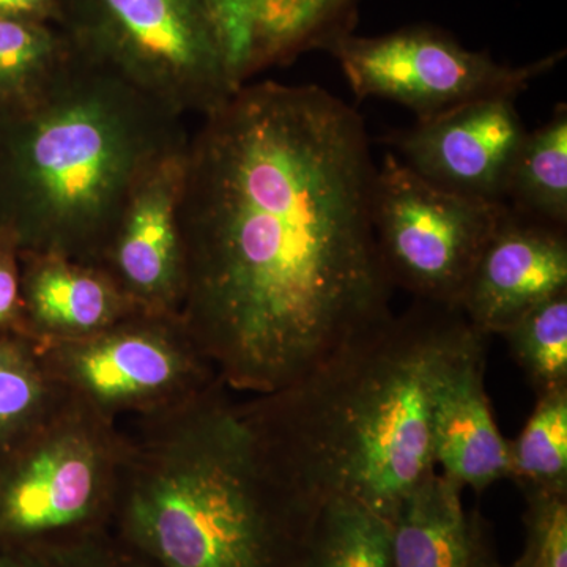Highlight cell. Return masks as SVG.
I'll list each match as a JSON object with an SVG mask.
<instances>
[{"instance_id": "6da1fadb", "label": "cell", "mask_w": 567, "mask_h": 567, "mask_svg": "<svg viewBox=\"0 0 567 567\" xmlns=\"http://www.w3.org/2000/svg\"><path fill=\"white\" fill-rule=\"evenodd\" d=\"M377 167L360 115L317 85L245 84L189 137L181 317L223 385L268 394L385 323Z\"/></svg>"}, {"instance_id": "7a4b0ae2", "label": "cell", "mask_w": 567, "mask_h": 567, "mask_svg": "<svg viewBox=\"0 0 567 567\" xmlns=\"http://www.w3.org/2000/svg\"><path fill=\"white\" fill-rule=\"evenodd\" d=\"M466 322L457 309L416 301L292 385L241 405L305 495L353 499L391 522L436 472L432 398Z\"/></svg>"}, {"instance_id": "3957f363", "label": "cell", "mask_w": 567, "mask_h": 567, "mask_svg": "<svg viewBox=\"0 0 567 567\" xmlns=\"http://www.w3.org/2000/svg\"><path fill=\"white\" fill-rule=\"evenodd\" d=\"M227 391L140 417L111 533L152 567H305L320 503Z\"/></svg>"}, {"instance_id": "277c9868", "label": "cell", "mask_w": 567, "mask_h": 567, "mask_svg": "<svg viewBox=\"0 0 567 567\" xmlns=\"http://www.w3.org/2000/svg\"><path fill=\"white\" fill-rule=\"evenodd\" d=\"M188 141L183 115L74 47L31 104L0 117V229L20 252L96 265L134 185Z\"/></svg>"}, {"instance_id": "5b68a950", "label": "cell", "mask_w": 567, "mask_h": 567, "mask_svg": "<svg viewBox=\"0 0 567 567\" xmlns=\"http://www.w3.org/2000/svg\"><path fill=\"white\" fill-rule=\"evenodd\" d=\"M128 435L70 398L0 465V554L111 532Z\"/></svg>"}, {"instance_id": "8992f818", "label": "cell", "mask_w": 567, "mask_h": 567, "mask_svg": "<svg viewBox=\"0 0 567 567\" xmlns=\"http://www.w3.org/2000/svg\"><path fill=\"white\" fill-rule=\"evenodd\" d=\"M74 47L185 115H208L237 85L212 0H61Z\"/></svg>"}, {"instance_id": "52a82bcc", "label": "cell", "mask_w": 567, "mask_h": 567, "mask_svg": "<svg viewBox=\"0 0 567 567\" xmlns=\"http://www.w3.org/2000/svg\"><path fill=\"white\" fill-rule=\"evenodd\" d=\"M506 208L425 181L388 153L377 167L372 223L393 287L458 311L470 275Z\"/></svg>"}, {"instance_id": "ba28073f", "label": "cell", "mask_w": 567, "mask_h": 567, "mask_svg": "<svg viewBox=\"0 0 567 567\" xmlns=\"http://www.w3.org/2000/svg\"><path fill=\"white\" fill-rule=\"evenodd\" d=\"M40 349L71 398L115 421L122 413L171 412L221 382L181 316L137 312L100 333Z\"/></svg>"}, {"instance_id": "9c48e42d", "label": "cell", "mask_w": 567, "mask_h": 567, "mask_svg": "<svg viewBox=\"0 0 567 567\" xmlns=\"http://www.w3.org/2000/svg\"><path fill=\"white\" fill-rule=\"evenodd\" d=\"M357 99L391 100L420 118L491 96H517L561 61V52L525 66L466 50L446 33L412 28L379 37L350 33L330 48Z\"/></svg>"}, {"instance_id": "30bf717a", "label": "cell", "mask_w": 567, "mask_h": 567, "mask_svg": "<svg viewBox=\"0 0 567 567\" xmlns=\"http://www.w3.org/2000/svg\"><path fill=\"white\" fill-rule=\"evenodd\" d=\"M186 147L156 163L134 185L96 264L144 315L181 316L186 289L181 221Z\"/></svg>"}, {"instance_id": "8fae6325", "label": "cell", "mask_w": 567, "mask_h": 567, "mask_svg": "<svg viewBox=\"0 0 567 567\" xmlns=\"http://www.w3.org/2000/svg\"><path fill=\"white\" fill-rule=\"evenodd\" d=\"M516 96H491L462 104L390 142L401 162L425 181L450 192L505 203L507 175L527 130Z\"/></svg>"}, {"instance_id": "7c38bea8", "label": "cell", "mask_w": 567, "mask_h": 567, "mask_svg": "<svg viewBox=\"0 0 567 567\" xmlns=\"http://www.w3.org/2000/svg\"><path fill=\"white\" fill-rule=\"evenodd\" d=\"M567 290V235L507 207L470 275L458 311L488 336Z\"/></svg>"}, {"instance_id": "4fadbf2b", "label": "cell", "mask_w": 567, "mask_h": 567, "mask_svg": "<svg viewBox=\"0 0 567 567\" xmlns=\"http://www.w3.org/2000/svg\"><path fill=\"white\" fill-rule=\"evenodd\" d=\"M487 339L466 322L446 354L431 406L435 468L477 494L511 480L509 440L499 432L484 383Z\"/></svg>"}, {"instance_id": "5bb4252c", "label": "cell", "mask_w": 567, "mask_h": 567, "mask_svg": "<svg viewBox=\"0 0 567 567\" xmlns=\"http://www.w3.org/2000/svg\"><path fill=\"white\" fill-rule=\"evenodd\" d=\"M25 334L40 344L107 330L137 309L102 267L61 254L21 252Z\"/></svg>"}, {"instance_id": "9a60e30c", "label": "cell", "mask_w": 567, "mask_h": 567, "mask_svg": "<svg viewBox=\"0 0 567 567\" xmlns=\"http://www.w3.org/2000/svg\"><path fill=\"white\" fill-rule=\"evenodd\" d=\"M465 488L439 470L391 520V567H503L486 518L466 509Z\"/></svg>"}, {"instance_id": "2e32d148", "label": "cell", "mask_w": 567, "mask_h": 567, "mask_svg": "<svg viewBox=\"0 0 567 567\" xmlns=\"http://www.w3.org/2000/svg\"><path fill=\"white\" fill-rule=\"evenodd\" d=\"M252 35V74L349 33L357 0H238Z\"/></svg>"}, {"instance_id": "e0dca14e", "label": "cell", "mask_w": 567, "mask_h": 567, "mask_svg": "<svg viewBox=\"0 0 567 567\" xmlns=\"http://www.w3.org/2000/svg\"><path fill=\"white\" fill-rule=\"evenodd\" d=\"M69 398L39 342L24 334L0 336V465Z\"/></svg>"}, {"instance_id": "ac0fdd59", "label": "cell", "mask_w": 567, "mask_h": 567, "mask_svg": "<svg viewBox=\"0 0 567 567\" xmlns=\"http://www.w3.org/2000/svg\"><path fill=\"white\" fill-rule=\"evenodd\" d=\"M505 204L540 223L567 229V106L525 134L507 175Z\"/></svg>"}, {"instance_id": "d6986e66", "label": "cell", "mask_w": 567, "mask_h": 567, "mask_svg": "<svg viewBox=\"0 0 567 567\" xmlns=\"http://www.w3.org/2000/svg\"><path fill=\"white\" fill-rule=\"evenodd\" d=\"M73 51L48 22L0 14V117L31 104Z\"/></svg>"}, {"instance_id": "ffe728a7", "label": "cell", "mask_w": 567, "mask_h": 567, "mask_svg": "<svg viewBox=\"0 0 567 567\" xmlns=\"http://www.w3.org/2000/svg\"><path fill=\"white\" fill-rule=\"evenodd\" d=\"M305 567H391V522L353 499H324Z\"/></svg>"}, {"instance_id": "44dd1931", "label": "cell", "mask_w": 567, "mask_h": 567, "mask_svg": "<svg viewBox=\"0 0 567 567\" xmlns=\"http://www.w3.org/2000/svg\"><path fill=\"white\" fill-rule=\"evenodd\" d=\"M509 458L520 491L567 494V388L536 395L532 415L509 442Z\"/></svg>"}, {"instance_id": "7402d4cb", "label": "cell", "mask_w": 567, "mask_h": 567, "mask_svg": "<svg viewBox=\"0 0 567 567\" xmlns=\"http://www.w3.org/2000/svg\"><path fill=\"white\" fill-rule=\"evenodd\" d=\"M499 336L536 395L567 388V290L537 305Z\"/></svg>"}, {"instance_id": "603a6c76", "label": "cell", "mask_w": 567, "mask_h": 567, "mask_svg": "<svg viewBox=\"0 0 567 567\" xmlns=\"http://www.w3.org/2000/svg\"><path fill=\"white\" fill-rule=\"evenodd\" d=\"M0 567H152L111 532L73 543L0 554Z\"/></svg>"}, {"instance_id": "cb8c5ba5", "label": "cell", "mask_w": 567, "mask_h": 567, "mask_svg": "<svg viewBox=\"0 0 567 567\" xmlns=\"http://www.w3.org/2000/svg\"><path fill=\"white\" fill-rule=\"evenodd\" d=\"M525 548L536 567H567V494L522 488Z\"/></svg>"}, {"instance_id": "d4e9b609", "label": "cell", "mask_w": 567, "mask_h": 567, "mask_svg": "<svg viewBox=\"0 0 567 567\" xmlns=\"http://www.w3.org/2000/svg\"><path fill=\"white\" fill-rule=\"evenodd\" d=\"M25 334L21 298V252L7 230L0 229V336Z\"/></svg>"}, {"instance_id": "484cf974", "label": "cell", "mask_w": 567, "mask_h": 567, "mask_svg": "<svg viewBox=\"0 0 567 567\" xmlns=\"http://www.w3.org/2000/svg\"><path fill=\"white\" fill-rule=\"evenodd\" d=\"M0 14L41 22H62L61 0H0Z\"/></svg>"}, {"instance_id": "4316f807", "label": "cell", "mask_w": 567, "mask_h": 567, "mask_svg": "<svg viewBox=\"0 0 567 567\" xmlns=\"http://www.w3.org/2000/svg\"><path fill=\"white\" fill-rule=\"evenodd\" d=\"M511 567H536L535 563H533L532 557L527 554V551L524 550V554L520 555V557L517 558V561L514 563Z\"/></svg>"}]
</instances>
